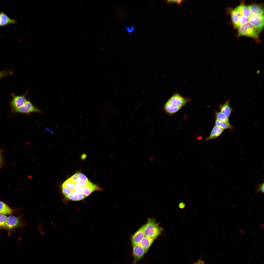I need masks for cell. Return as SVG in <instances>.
Instances as JSON below:
<instances>
[{
    "mask_svg": "<svg viewBox=\"0 0 264 264\" xmlns=\"http://www.w3.org/2000/svg\"><path fill=\"white\" fill-rule=\"evenodd\" d=\"M191 100L189 98L185 97L179 93H176L165 103L163 109L166 113L172 115L178 111Z\"/></svg>",
    "mask_w": 264,
    "mask_h": 264,
    "instance_id": "obj_1",
    "label": "cell"
},
{
    "mask_svg": "<svg viewBox=\"0 0 264 264\" xmlns=\"http://www.w3.org/2000/svg\"><path fill=\"white\" fill-rule=\"evenodd\" d=\"M145 224L144 232L145 236L157 237L161 234L163 230V228L156 223L154 218H148Z\"/></svg>",
    "mask_w": 264,
    "mask_h": 264,
    "instance_id": "obj_2",
    "label": "cell"
},
{
    "mask_svg": "<svg viewBox=\"0 0 264 264\" xmlns=\"http://www.w3.org/2000/svg\"><path fill=\"white\" fill-rule=\"evenodd\" d=\"M238 35L248 36L255 39L258 37L259 33L254 26L248 22L238 28Z\"/></svg>",
    "mask_w": 264,
    "mask_h": 264,
    "instance_id": "obj_3",
    "label": "cell"
},
{
    "mask_svg": "<svg viewBox=\"0 0 264 264\" xmlns=\"http://www.w3.org/2000/svg\"><path fill=\"white\" fill-rule=\"evenodd\" d=\"M264 15H253L251 14L248 18V22L259 33L264 27Z\"/></svg>",
    "mask_w": 264,
    "mask_h": 264,
    "instance_id": "obj_4",
    "label": "cell"
},
{
    "mask_svg": "<svg viewBox=\"0 0 264 264\" xmlns=\"http://www.w3.org/2000/svg\"><path fill=\"white\" fill-rule=\"evenodd\" d=\"M16 112L24 113L33 112L41 113L42 111L37 108L30 101L27 100L21 106L15 110Z\"/></svg>",
    "mask_w": 264,
    "mask_h": 264,
    "instance_id": "obj_5",
    "label": "cell"
},
{
    "mask_svg": "<svg viewBox=\"0 0 264 264\" xmlns=\"http://www.w3.org/2000/svg\"><path fill=\"white\" fill-rule=\"evenodd\" d=\"M145 226V224L142 226L132 235L131 239L132 246L139 244L145 236L144 231Z\"/></svg>",
    "mask_w": 264,
    "mask_h": 264,
    "instance_id": "obj_6",
    "label": "cell"
},
{
    "mask_svg": "<svg viewBox=\"0 0 264 264\" xmlns=\"http://www.w3.org/2000/svg\"><path fill=\"white\" fill-rule=\"evenodd\" d=\"M145 253L144 249L139 244L133 246L132 253L134 261L132 264H136Z\"/></svg>",
    "mask_w": 264,
    "mask_h": 264,
    "instance_id": "obj_7",
    "label": "cell"
},
{
    "mask_svg": "<svg viewBox=\"0 0 264 264\" xmlns=\"http://www.w3.org/2000/svg\"><path fill=\"white\" fill-rule=\"evenodd\" d=\"M21 225L20 217L10 215L7 218L5 228L8 230H11Z\"/></svg>",
    "mask_w": 264,
    "mask_h": 264,
    "instance_id": "obj_8",
    "label": "cell"
},
{
    "mask_svg": "<svg viewBox=\"0 0 264 264\" xmlns=\"http://www.w3.org/2000/svg\"><path fill=\"white\" fill-rule=\"evenodd\" d=\"M101 190L98 185L90 181L88 185L81 187V191L87 197L95 191Z\"/></svg>",
    "mask_w": 264,
    "mask_h": 264,
    "instance_id": "obj_9",
    "label": "cell"
},
{
    "mask_svg": "<svg viewBox=\"0 0 264 264\" xmlns=\"http://www.w3.org/2000/svg\"><path fill=\"white\" fill-rule=\"evenodd\" d=\"M27 100L24 95L13 96V99L11 102L12 107L15 110L22 106Z\"/></svg>",
    "mask_w": 264,
    "mask_h": 264,
    "instance_id": "obj_10",
    "label": "cell"
},
{
    "mask_svg": "<svg viewBox=\"0 0 264 264\" xmlns=\"http://www.w3.org/2000/svg\"><path fill=\"white\" fill-rule=\"evenodd\" d=\"M16 20L11 19L3 12L0 15V27H3L10 24H15Z\"/></svg>",
    "mask_w": 264,
    "mask_h": 264,
    "instance_id": "obj_11",
    "label": "cell"
},
{
    "mask_svg": "<svg viewBox=\"0 0 264 264\" xmlns=\"http://www.w3.org/2000/svg\"><path fill=\"white\" fill-rule=\"evenodd\" d=\"M157 237H150L145 236L139 244L144 249L146 253Z\"/></svg>",
    "mask_w": 264,
    "mask_h": 264,
    "instance_id": "obj_12",
    "label": "cell"
},
{
    "mask_svg": "<svg viewBox=\"0 0 264 264\" xmlns=\"http://www.w3.org/2000/svg\"><path fill=\"white\" fill-rule=\"evenodd\" d=\"M87 197L81 192L74 190L70 194L65 198L69 200L78 201L82 200Z\"/></svg>",
    "mask_w": 264,
    "mask_h": 264,
    "instance_id": "obj_13",
    "label": "cell"
},
{
    "mask_svg": "<svg viewBox=\"0 0 264 264\" xmlns=\"http://www.w3.org/2000/svg\"><path fill=\"white\" fill-rule=\"evenodd\" d=\"M224 130L216 125L213 127L209 136L207 138L205 141H207L215 139L220 136L223 132Z\"/></svg>",
    "mask_w": 264,
    "mask_h": 264,
    "instance_id": "obj_14",
    "label": "cell"
},
{
    "mask_svg": "<svg viewBox=\"0 0 264 264\" xmlns=\"http://www.w3.org/2000/svg\"><path fill=\"white\" fill-rule=\"evenodd\" d=\"M219 108L221 112L228 117L231 115L232 109L229 105V100H228L223 104H220Z\"/></svg>",
    "mask_w": 264,
    "mask_h": 264,
    "instance_id": "obj_15",
    "label": "cell"
},
{
    "mask_svg": "<svg viewBox=\"0 0 264 264\" xmlns=\"http://www.w3.org/2000/svg\"><path fill=\"white\" fill-rule=\"evenodd\" d=\"M251 14L254 15H264V10L262 7L257 5L253 4L248 6Z\"/></svg>",
    "mask_w": 264,
    "mask_h": 264,
    "instance_id": "obj_16",
    "label": "cell"
},
{
    "mask_svg": "<svg viewBox=\"0 0 264 264\" xmlns=\"http://www.w3.org/2000/svg\"><path fill=\"white\" fill-rule=\"evenodd\" d=\"M13 210L3 202L0 201V214L3 215L12 214Z\"/></svg>",
    "mask_w": 264,
    "mask_h": 264,
    "instance_id": "obj_17",
    "label": "cell"
},
{
    "mask_svg": "<svg viewBox=\"0 0 264 264\" xmlns=\"http://www.w3.org/2000/svg\"><path fill=\"white\" fill-rule=\"evenodd\" d=\"M241 16L236 8L231 12V16L232 22L235 27L237 28L239 18Z\"/></svg>",
    "mask_w": 264,
    "mask_h": 264,
    "instance_id": "obj_18",
    "label": "cell"
},
{
    "mask_svg": "<svg viewBox=\"0 0 264 264\" xmlns=\"http://www.w3.org/2000/svg\"><path fill=\"white\" fill-rule=\"evenodd\" d=\"M215 124L224 130L231 129L233 128L232 126L231 125L230 122L227 123L222 121L216 119L215 121Z\"/></svg>",
    "mask_w": 264,
    "mask_h": 264,
    "instance_id": "obj_19",
    "label": "cell"
},
{
    "mask_svg": "<svg viewBox=\"0 0 264 264\" xmlns=\"http://www.w3.org/2000/svg\"><path fill=\"white\" fill-rule=\"evenodd\" d=\"M215 115L216 119L222 121L230 122L228 117L221 111H216Z\"/></svg>",
    "mask_w": 264,
    "mask_h": 264,
    "instance_id": "obj_20",
    "label": "cell"
},
{
    "mask_svg": "<svg viewBox=\"0 0 264 264\" xmlns=\"http://www.w3.org/2000/svg\"><path fill=\"white\" fill-rule=\"evenodd\" d=\"M241 15L244 16L248 18L251 16V13L250 11L247 6L242 4V9L240 13Z\"/></svg>",
    "mask_w": 264,
    "mask_h": 264,
    "instance_id": "obj_21",
    "label": "cell"
},
{
    "mask_svg": "<svg viewBox=\"0 0 264 264\" xmlns=\"http://www.w3.org/2000/svg\"><path fill=\"white\" fill-rule=\"evenodd\" d=\"M75 184L72 182L69 178L63 183L62 186L66 187L73 191L74 190Z\"/></svg>",
    "mask_w": 264,
    "mask_h": 264,
    "instance_id": "obj_22",
    "label": "cell"
},
{
    "mask_svg": "<svg viewBox=\"0 0 264 264\" xmlns=\"http://www.w3.org/2000/svg\"><path fill=\"white\" fill-rule=\"evenodd\" d=\"M7 218L6 215L0 214V228H5Z\"/></svg>",
    "mask_w": 264,
    "mask_h": 264,
    "instance_id": "obj_23",
    "label": "cell"
},
{
    "mask_svg": "<svg viewBox=\"0 0 264 264\" xmlns=\"http://www.w3.org/2000/svg\"><path fill=\"white\" fill-rule=\"evenodd\" d=\"M248 18L242 15L239 18L237 28L242 26L248 22Z\"/></svg>",
    "mask_w": 264,
    "mask_h": 264,
    "instance_id": "obj_24",
    "label": "cell"
},
{
    "mask_svg": "<svg viewBox=\"0 0 264 264\" xmlns=\"http://www.w3.org/2000/svg\"><path fill=\"white\" fill-rule=\"evenodd\" d=\"M62 189L63 193L66 197L70 194L73 191L66 187L62 185Z\"/></svg>",
    "mask_w": 264,
    "mask_h": 264,
    "instance_id": "obj_25",
    "label": "cell"
},
{
    "mask_svg": "<svg viewBox=\"0 0 264 264\" xmlns=\"http://www.w3.org/2000/svg\"><path fill=\"white\" fill-rule=\"evenodd\" d=\"M79 173H77L72 176L69 179L75 184L77 183L80 180L78 176Z\"/></svg>",
    "mask_w": 264,
    "mask_h": 264,
    "instance_id": "obj_26",
    "label": "cell"
},
{
    "mask_svg": "<svg viewBox=\"0 0 264 264\" xmlns=\"http://www.w3.org/2000/svg\"><path fill=\"white\" fill-rule=\"evenodd\" d=\"M258 187L256 189V192L258 193L260 192L264 193V183H263L261 184H258Z\"/></svg>",
    "mask_w": 264,
    "mask_h": 264,
    "instance_id": "obj_27",
    "label": "cell"
},
{
    "mask_svg": "<svg viewBox=\"0 0 264 264\" xmlns=\"http://www.w3.org/2000/svg\"><path fill=\"white\" fill-rule=\"evenodd\" d=\"M90 181L89 180L86 181L83 180H80L77 183L81 187H83L88 185Z\"/></svg>",
    "mask_w": 264,
    "mask_h": 264,
    "instance_id": "obj_28",
    "label": "cell"
},
{
    "mask_svg": "<svg viewBox=\"0 0 264 264\" xmlns=\"http://www.w3.org/2000/svg\"><path fill=\"white\" fill-rule=\"evenodd\" d=\"M78 177L80 180L86 181L89 180L87 177L81 173H79Z\"/></svg>",
    "mask_w": 264,
    "mask_h": 264,
    "instance_id": "obj_29",
    "label": "cell"
},
{
    "mask_svg": "<svg viewBox=\"0 0 264 264\" xmlns=\"http://www.w3.org/2000/svg\"><path fill=\"white\" fill-rule=\"evenodd\" d=\"M81 187L77 183H76L75 185L74 190L77 191L81 192Z\"/></svg>",
    "mask_w": 264,
    "mask_h": 264,
    "instance_id": "obj_30",
    "label": "cell"
},
{
    "mask_svg": "<svg viewBox=\"0 0 264 264\" xmlns=\"http://www.w3.org/2000/svg\"><path fill=\"white\" fill-rule=\"evenodd\" d=\"M182 1V0H167V2L168 3L174 2L178 4L181 3Z\"/></svg>",
    "mask_w": 264,
    "mask_h": 264,
    "instance_id": "obj_31",
    "label": "cell"
},
{
    "mask_svg": "<svg viewBox=\"0 0 264 264\" xmlns=\"http://www.w3.org/2000/svg\"><path fill=\"white\" fill-rule=\"evenodd\" d=\"M1 153V151L0 150V167L2 166L3 164V161Z\"/></svg>",
    "mask_w": 264,
    "mask_h": 264,
    "instance_id": "obj_32",
    "label": "cell"
},
{
    "mask_svg": "<svg viewBox=\"0 0 264 264\" xmlns=\"http://www.w3.org/2000/svg\"><path fill=\"white\" fill-rule=\"evenodd\" d=\"M7 74L6 72L5 71L0 72V78L5 76Z\"/></svg>",
    "mask_w": 264,
    "mask_h": 264,
    "instance_id": "obj_33",
    "label": "cell"
},
{
    "mask_svg": "<svg viewBox=\"0 0 264 264\" xmlns=\"http://www.w3.org/2000/svg\"><path fill=\"white\" fill-rule=\"evenodd\" d=\"M179 206L180 208L181 209H183L185 207V205L184 203L181 202L179 204Z\"/></svg>",
    "mask_w": 264,
    "mask_h": 264,
    "instance_id": "obj_34",
    "label": "cell"
},
{
    "mask_svg": "<svg viewBox=\"0 0 264 264\" xmlns=\"http://www.w3.org/2000/svg\"><path fill=\"white\" fill-rule=\"evenodd\" d=\"M204 263L203 261L200 260H199L196 262L195 263L193 264H204Z\"/></svg>",
    "mask_w": 264,
    "mask_h": 264,
    "instance_id": "obj_35",
    "label": "cell"
},
{
    "mask_svg": "<svg viewBox=\"0 0 264 264\" xmlns=\"http://www.w3.org/2000/svg\"><path fill=\"white\" fill-rule=\"evenodd\" d=\"M87 155L85 154H83L81 155V157L82 159H85Z\"/></svg>",
    "mask_w": 264,
    "mask_h": 264,
    "instance_id": "obj_36",
    "label": "cell"
},
{
    "mask_svg": "<svg viewBox=\"0 0 264 264\" xmlns=\"http://www.w3.org/2000/svg\"></svg>",
    "mask_w": 264,
    "mask_h": 264,
    "instance_id": "obj_37",
    "label": "cell"
},
{
    "mask_svg": "<svg viewBox=\"0 0 264 264\" xmlns=\"http://www.w3.org/2000/svg\"><path fill=\"white\" fill-rule=\"evenodd\" d=\"M204 264H205L204 263Z\"/></svg>",
    "mask_w": 264,
    "mask_h": 264,
    "instance_id": "obj_38",
    "label": "cell"
}]
</instances>
